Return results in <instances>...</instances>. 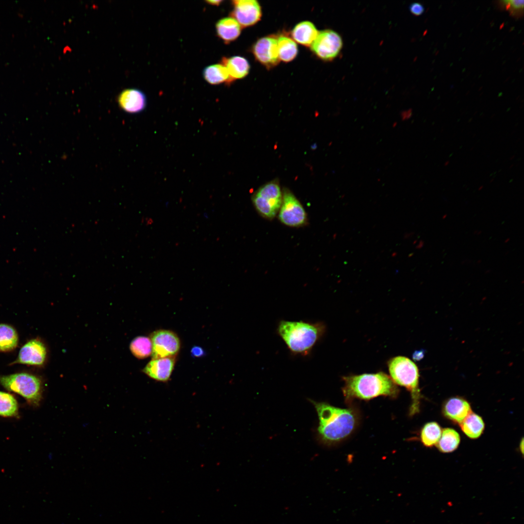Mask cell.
<instances>
[{
  "instance_id": "obj_1",
  "label": "cell",
  "mask_w": 524,
  "mask_h": 524,
  "mask_svg": "<svg viewBox=\"0 0 524 524\" xmlns=\"http://www.w3.org/2000/svg\"><path fill=\"white\" fill-rule=\"evenodd\" d=\"M311 402L319 418L318 434L324 442H340L350 435L356 428L358 416L354 409L340 408L325 402Z\"/></svg>"
},
{
  "instance_id": "obj_2",
  "label": "cell",
  "mask_w": 524,
  "mask_h": 524,
  "mask_svg": "<svg viewBox=\"0 0 524 524\" xmlns=\"http://www.w3.org/2000/svg\"><path fill=\"white\" fill-rule=\"evenodd\" d=\"M342 379V391L347 403L355 398L368 400L380 396L395 398L399 393L397 385L383 372L349 375Z\"/></svg>"
},
{
  "instance_id": "obj_3",
  "label": "cell",
  "mask_w": 524,
  "mask_h": 524,
  "mask_svg": "<svg viewBox=\"0 0 524 524\" xmlns=\"http://www.w3.org/2000/svg\"><path fill=\"white\" fill-rule=\"evenodd\" d=\"M277 331L292 353L306 355L325 333L326 326L322 322L281 320Z\"/></svg>"
},
{
  "instance_id": "obj_4",
  "label": "cell",
  "mask_w": 524,
  "mask_h": 524,
  "mask_svg": "<svg viewBox=\"0 0 524 524\" xmlns=\"http://www.w3.org/2000/svg\"><path fill=\"white\" fill-rule=\"evenodd\" d=\"M390 377L397 385L404 387L410 393L411 403L409 415L413 416L420 411L422 395L419 388V372L416 364L409 358L398 356L387 362Z\"/></svg>"
},
{
  "instance_id": "obj_5",
  "label": "cell",
  "mask_w": 524,
  "mask_h": 524,
  "mask_svg": "<svg viewBox=\"0 0 524 524\" xmlns=\"http://www.w3.org/2000/svg\"><path fill=\"white\" fill-rule=\"evenodd\" d=\"M0 384L9 391L17 393L33 406L40 404L42 396V383L37 376L27 373L0 376Z\"/></svg>"
},
{
  "instance_id": "obj_6",
  "label": "cell",
  "mask_w": 524,
  "mask_h": 524,
  "mask_svg": "<svg viewBox=\"0 0 524 524\" xmlns=\"http://www.w3.org/2000/svg\"><path fill=\"white\" fill-rule=\"evenodd\" d=\"M282 195L278 182L274 180L260 187L253 195V204L262 217L275 218L281 205Z\"/></svg>"
},
{
  "instance_id": "obj_7",
  "label": "cell",
  "mask_w": 524,
  "mask_h": 524,
  "mask_svg": "<svg viewBox=\"0 0 524 524\" xmlns=\"http://www.w3.org/2000/svg\"><path fill=\"white\" fill-rule=\"evenodd\" d=\"M278 213L280 222L289 227H301L308 222L307 214L302 205L288 189L283 191L282 203Z\"/></svg>"
},
{
  "instance_id": "obj_8",
  "label": "cell",
  "mask_w": 524,
  "mask_h": 524,
  "mask_svg": "<svg viewBox=\"0 0 524 524\" xmlns=\"http://www.w3.org/2000/svg\"><path fill=\"white\" fill-rule=\"evenodd\" d=\"M152 359L174 357L177 355L180 347L178 335L169 330L154 331L150 336Z\"/></svg>"
},
{
  "instance_id": "obj_9",
  "label": "cell",
  "mask_w": 524,
  "mask_h": 524,
  "mask_svg": "<svg viewBox=\"0 0 524 524\" xmlns=\"http://www.w3.org/2000/svg\"><path fill=\"white\" fill-rule=\"evenodd\" d=\"M342 46V39L339 34L333 31L327 30L318 33L311 48L319 58L330 60L338 55Z\"/></svg>"
},
{
  "instance_id": "obj_10",
  "label": "cell",
  "mask_w": 524,
  "mask_h": 524,
  "mask_svg": "<svg viewBox=\"0 0 524 524\" xmlns=\"http://www.w3.org/2000/svg\"><path fill=\"white\" fill-rule=\"evenodd\" d=\"M233 9L231 15L241 27L252 26L261 19L262 11L259 2L255 0H235L232 1Z\"/></svg>"
},
{
  "instance_id": "obj_11",
  "label": "cell",
  "mask_w": 524,
  "mask_h": 524,
  "mask_svg": "<svg viewBox=\"0 0 524 524\" xmlns=\"http://www.w3.org/2000/svg\"><path fill=\"white\" fill-rule=\"evenodd\" d=\"M47 355V348L44 343L37 339H32L21 347L13 364L42 366L46 360Z\"/></svg>"
},
{
  "instance_id": "obj_12",
  "label": "cell",
  "mask_w": 524,
  "mask_h": 524,
  "mask_svg": "<svg viewBox=\"0 0 524 524\" xmlns=\"http://www.w3.org/2000/svg\"><path fill=\"white\" fill-rule=\"evenodd\" d=\"M253 53L260 63L272 67L279 62L277 39L266 36L259 39L253 47Z\"/></svg>"
},
{
  "instance_id": "obj_13",
  "label": "cell",
  "mask_w": 524,
  "mask_h": 524,
  "mask_svg": "<svg viewBox=\"0 0 524 524\" xmlns=\"http://www.w3.org/2000/svg\"><path fill=\"white\" fill-rule=\"evenodd\" d=\"M120 108L129 114H137L143 111L147 105V98L141 90L127 89L122 91L117 98Z\"/></svg>"
},
{
  "instance_id": "obj_14",
  "label": "cell",
  "mask_w": 524,
  "mask_h": 524,
  "mask_svg": "<svg viewBox=\"0 0 524 524\" xmlns=\"http://www.w3.org/2000/svg\"><path fill=\"white\" fill-rule=\"evenodd\" d=\"M176 357L152 359L143 371L155 380L166 382L171 377L175 364Z\"/></svg>"
},
{
  "instance_id": "obj_15",
  "label": "cell",
  "mask_w": 524,
  "mask_h": 524,
  "mask_svg": "<svg viewBox=\"0 0 524 524\" xmlns=\"http://www.w3.org/2000/svg\"><path fill=\"white\" fill-rule=\"evenodd\" d=\"M442 412L446 418L454 423L460 424L472 412V410L467 400L461 397L456 396L445 401L442 406Z\"/></svg>"
},
{
  "instance_id": "obj_16",
  "label": "cell",
  "mask_w": 524,
  "mask_h": 524,
  "mask_svg": "<svg viewBox=\"0 0 524 524\" xmlns=\"http://www.w3.org/2000/svg\"><path fill=\"white\" fill-rule=\"evenodd\" d=\"M217 36L226 44L236 39L240 35L241 26L232 17H226L219 20L216 23Z\"/></svg>"
},
{
  "instance_id": "obj_17",
  "label": "cell",
  "mask_w": 524,
  "mask_h": 524,
  "mask_svg": "<svg viewBox=\"0 0 524 524\" xmlns=\"http://www.w3.org/2000/svg\"><path fill=\"white\" fill-rule=\"evenodd\" d=\"M221 64L228 70L230 83L235 80L245 77L248 74L250 68L247 60L239 56L223 57L221 60Z\"/></svg>"
},
{
  "instance_id": "obj_18",
  "label": "cell",
  "mask_w": 524,
  "mask_h": 524,
  "mask_svg": "<svg viewBox=\"0 0 524 524\" xmlns=\"http://www.w3.org/2000/svg\"><path fill=\"white\" fill-rule=\"evenodd\" d=\"M318 32L312 23L304 21L297 24L292 31V36L296 42L310 46L316 38Z\"/></svg>"
},
{
  "instance_id": "obj_19",
  "label": "cell",
  "mask_w": 524,
  "mask_h": 524,
  "mask_svg": "<svg viewBox=\"0 0 524 524\" xmlns=\"http://www.w3.org/2000/svg\"><path fill=\"white\" fill-rule=\"evenodd\" d=\"M463 433L471 439H477L482 434L485 424L482 418L471 412L459 424Z\"/></svg>"
},
{
  "instance_id": "obj_20",
  "label": "cell",
  "mask_w": 524,
  "mask_h": 524,
  "mask_svg": "<svg viewBox=\"0 0 524 524\" xmlns=\"http://www.w3.org/2000/svg\"><path fill=\"white\" fill-rule=\"evenodd\" d=\"M205 81L212 85L223 82L230 83V79L226 67L222 64L212 65L206 67L203 71Z\"/></svg>"
},
{
  "instance_id": "obj_21",
  "label": "cell",
  "mask_w": 524,
  "mask_h": 524,
  "mask_svg": "<svg viewBox=\"0 0 524 524\" xmlns=\"http://www.w3.org/2000/svg\"><path fill=\"white\" fill-rule=\"evenodd\" d=\"M18 343V336L15 328L6 324H0V351H11L16 347Z\"/></svg>"
},
{
  "instance_id": "obj_22",
  "label": "cell",
  "mask_w": 524,
  "mask_h": 524,
  "mask_svg": "<svg viewBox=\"0 0 524 524\" xmlns=\"http://www.w3.org/2000/svg\"><path fill=\"white\" fill-rule=\"evenodd\" d=\"M460 441L459 435L455 429L445 428L442 430L440 438L436 445L442 452L449 453L458 448Z\"/></svg>"
},
{
  "instance_id": "obj_23",
  "label": "cell",
  "mask_w": 524,
  "mask_h": 524,
  "mask_svg": "<svg viewBox=\"0 0 524 524\" xmlns=\"http://www.w3.org/2000/svg\"><path fill=\"white\" fill-rule=\"evenodd\" d=\"M279 59L285 62L292 61L297 55L298 52L296 43L292 39L285 35H280L278 39Z\"/></svg>"
},
{
  "instance_id": "obj_24",
  "label": "cell",
  "mask_w": 524,
  "mask_h": 524,
  "mask_svg": "<svg viewBox=\"0 0 524 524\" xmlns=\"http://www.w3.org/2000/svg\"><path fill=\"white\" fill-rule=\"evenodd\" d=\"M442 431L441 426L436 422H431L426 424L420 431L421 442L427 447L433 446L440 439Z\"/></svg>"
},
{
  "instance_id": "obj_25",
  "label": "cell",
  "mask_w": 524,
  "mask_h": 524,
  "mask_svg": "<svg viewBox=\"0 0 524 524\" xmlns=\"http://www.w3.org/2000/svg\"><path fill=\"white\" fill-rule=\"evenodd\" d=\"M18 404L16 398L11 393L0 391V416L15 417L18 414Z\"/></svg>"
},
{
  "instance_id": "obj_26",
  "label": "cell",
  "mask_w": 524,
  "mask_h": 524,
  "mask_svg": "<svg viewBox=\"0 0 524 524\" xmlns=\"http://www.w3.org/2000/svg\"><path fill=\"white\" fill-rule=\"evenodd\" d=\"M130 348L135 357L140 359H145L151 355L152 343L149 337L138 336L131 341Z\"/></svg>"
},
{
  "instance_id": "obj_27",
  "label": "cell",
  "mask_w": 524,
  "mask_h": 524,
  "mask_svg": "<svg viewBox=\"0 0 524 524\" xmlns=\"http://www.w3.org/2000/svg\"><path fill=\"white\" fill-rule=\"evenodd\" d=\"M500 5L505 9L508 10L513 16L523 13L524 1L523 0H502Z\"/></svg>"
},
{
  "instance_id": "obj_28",
  "label": "cell",
  "mask_w": 524,
  "mask_h": 524,
  "mask_svg": "<svg viewBox=\"0 0 524 524\" xmlns=\"http://www.w3.org/2000/svg\"><path fill=\"white\" fill-rule=\"evenodd\" d=\"M409 10L411 13L415 16L422 15L425 11L423 5L418 2L411 4L409 6Z\"/></svg>"
},
{
  "instance_id": "obj_29",
  "label": "cell",
  "mask_w": 524,
  "mask_h": 524,
  "mask_svg": "<svg viewBox=\"0 0 524 524\" xmlns=\"http://www.w3.org/2000/svg\"><path fill=\"white\" fill-rule=\"evenodd\" d=\"M191 354L194 357H201L204 355L203 349L198 346H194L191 351Z\"/></svg>"
},
{
  "instance_id": "obj_30",
  "label": "cell",
  "mask_w": 524,
  "mask_h": 524,
  "mask_svg": "<svg viewBox=\"0 0 524 524\" xmlns=\"http://www.w3.org/2000/svg\"><path fill=\"white\" fill-rule=\"evenodd\" d=\"M425 354L424 349L415 351L412 355V358L415 361H419L424 358Z\"/></svg>"
},
{
  "instance_id": "obj_31",
  "label": "cell",
  "mask_w": 524,
  "mask_h": 524,
  "mask_svg": "<svg viewBox=\"0 0 524 524\" xmlns=\"http://www.w3.org/2000/svg\"><path fill=\"white\" fill-rule=\"evenodd\" d=\"M222 1H223L222 0H206L205 2L207 4H210V5H214V6H218V5H219L220 4V3Z\"/></svg>"
},
{
  "instance_id": "obj_32",
  "label": "cell",
  "mask_w": 524,
  "mask_h": 524,
  "mask_svg": "<svg viewBox=\"0 0 524 524\" xmlns=\"http://www.w3.org/2000/svg\"><path fill=\"white\" fill-rule=\"evenodd\" d=\"M449 163H450L449 161H446V162H445L444 163V166H447V165H448V164H449Z\"/></svg>"
}]
</instances>
